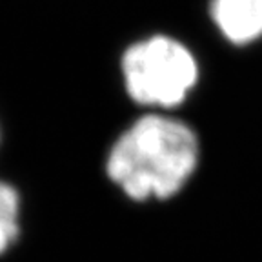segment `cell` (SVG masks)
I'll use <instances>...</instances> for the list:
<instances>
[{"mask_svg":"<svg viewBox=\"0 0 262 262\" xmlns=\"http://www.w3.org/2000/svg\"><path fill=\"white\" fill-rule=\"evenodd\" d=\"M199 157V139L188 124L149 111L133 120L111 144L106 175L131 201H168L188 184Z\"/></svg>","mask_w":262,"mask_h":262,"instance_id":"1","label":"cell"},{"mask_svg":"<svg viewBox=\"0 0 262 262\" xmlns=\"http://www.w3.org/2000/svg\"><path fill=\"white\" fill-rule=\"evenodd\" d=\"M127 97L142 107L173 110L199 80V64L188 46L169 35H151L129 44L120 55Z\"/></svg>","mask_w":262,"mask_h":262,"instance_id":"2","label":"cell"},{"mask_svg":"<svg viewBox=\"0 0 262 262\" xmlns=\"http://www.w3.org/2000/svg\"><path fill=\"white\" fill-rule=\"evenodd\" d=\"M211 18L226 40L248 44L262 35V0H211Z\"/></svg>","mask_w":262,"mask_h":262,"instance_id":"3","label":"cell"},{"mask_svg":"<svg viewBox=\"0 0 262 262\" xmlns=\"http://www.w3.org/2000/svg\"><path fill=\"white\" fill-rule=\"evenodd\" d=\"M18 215H20L18 189L0 179V255L6 253L15 244L20 233Z\"/></svg>","mask_w":262,"mask_h":262,"instance_id":"4","label":"cell"}]
</instances>
